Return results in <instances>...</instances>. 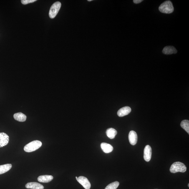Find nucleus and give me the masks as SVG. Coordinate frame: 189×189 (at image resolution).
Returning a JSON list of instances; mask_svg holds the SVG:
<instances>
[{
	"instance_id": "f257e3e1",
	"label": "nucleus",
	"mask_w": 189,
	"mask_h": 189,
	"mask_svg": "<svg viewBox=\"0 0 189 189\" xmlns=\"http://www.w3.org/2000/svg\"><path fill=\"white\" fill-rule=\"evenodd\" d=\"M159 10L164 14H170L174 10L173 4L171 1H165L160 5L159 8Z\"/></svg>"
},
{
	"instance_id": "f03ea898",
	"label": "nucleus",
	"mask_w": 189,
	"mask_h": 189,
	"mask_svg": "<svg viewBox=\"0 0 189 189\" xmlns=\"http://www.w3.org/2000/svg\"><path fill=\"white\" fill-rule=\"evenodd\" d=\"M42 145V142L40 141H33L25 146L24 150L27 152H34L38 149L41 147Z\"/></svg>"
},
{
	"instance_id": "7ed1b4c3",
	"label": "nucleus",
	"mask_w": 189,
	"mask_h": 189,
	"mask_svg": "<svg viewBox=\"0 0 189 189\" xmlns=\"http://www.w3.org/2000/svg\"><path fill=\"white\" fill-rule=\"evenodd\" d=\"M187 167L184 164L180 162H176L172 164L170 168L171 173H175L178 172L184 173L186 171Z\"/></svg>"
},
{
	"instance_id": "20e7f679",
	"label": "nucleus",
	"mask_w": 189,
	"mask_h": 189,
	"mask_svg": "<svg viewBox=\"0 0 189 189\" xmlns=\"http://www.w3.org/2000/svg\"><path fill=\"white\" fill-rule=\"evenodd\" d=\"M61 6V3L59 1H57L52 5L49 13L50 18L53 19L55 17L60 9Z\"/></svg>"
},
{
	"instance_id": "39448f33",
	"label": "nucleus",
	"mask_w": 189,
	"mask_h": 189,
	"mask_svg": "<svg viewBox=\"0 0 189 189\" xmlns=\"http://www.w3.org/2000/svg\"><path fill=\"white\" fill-rule=\"evenodd\" d=\"M152 149L150 145L146 146L144 149V158L146 161L149 162L151 158Z\"/></svg>"
},
{
	"instance_id": "423d86ee",
	"label": "nucleus",
	"mask_w": 189,
	"mask_h": 189,
	"mask_svg": "<svg viewBox=\"0 0 189 189\" xmlns=\"http://www.w3.org/2000/svg\"><path fill=\"white\" fill-rule=\"evenodd\" d=\"M78 182L84 187L85 189H90L91 184L90 182L86 177L80 176L78 178Z\"/></svg>"
},
{
	"instance_id": "0eeeda50",
	"label": "nucleus",
	"mask_w": 189,
	"mask_h": 189,
	"mask_svg": "<svg viewBox=\"0 0 189 189\" xmlns=\"http://www.w3.org/2000/svg\"><path fill=\"white\" fill-rule=\"evenodd\" d=\"M9 137L4 132L0 133V147H2L7 145L9 143Z\"/></svg>"
},
{
	"instance_id": "6e6552de",
	"label": "nucleus",
	"mask_w": 189,
	"mask_h": 189,
	"mask_svg": "<svg viewBox=\"0 0 189 189\" xmlns=\"http://www.w3.org/2000/svg\"><path fill=\"white\" fill-rule=\"evenodd\" d=\"M138 140V136L136 132L134 131H131L129 134V140L130 143L132 145H135L136 144Z\"/></svg>"
},
{
	"instance_id": "1a4fd4ad",
	"label": "nucleus",
	"mask_w": 189,
	"mask_h": 189,
	"mask_svg": "<svg viewBox=\"0 0 189 189\" xmlns=\"http://www.w3.org/2000/svg\"><path fill=\"white\" fill-rule=\"evenodd\" d=\"M131 111V109L130 107H124L122 108L118 111L117 115L119 117H123L124 116L128 115L130 113Z\"/></svg>"
},
{
	"instance_id": "9d476101",
	"label": "nucleus",
	"mask_w": 189,
	"mask_h": 189,
	"mask_svg": "<svg viewBox=\"0 0 189 189\" xmlns=\"http://www.w3.org/2000/svg\"><path fill=\"white\" fill-rule=\"evenodd\" d=\"M26 188L32 189H44V187L41 184L36 182H29L25 186Z\"/></svg>"
},
{
	"instance_id": "9b49d317",
	"label": "nucleus",
	"mask_w": 189,
	"mask_h": 189,
	"mask_svg": "<svg viewBox=\"0 0 189 189\" xmlns=\"http://www.w3.org/2000/svg\"><path fill=\"white\" fill-rule=\"evenodd\" d=\"M162 52L164 54L170 55L177 53V51L173 46H167L164 48Z\"/></svg>"
},
{
	"instance_id": "f8f14e48",
	"label": "nucleus",
	"mask_w": 189,
	"mask_h": 189,
	"mask_svg": "<svg viewBox=\"0 0 189 189\" xmlns=\"http://www.w3.org/2000/svg\"><path fill=\"white\" fill-rule=\"evenodd\" d=\"M101 147L102 150L106 153H110L113 150V147L110 144L102 142L101 144Z\"/></svg>"
},
{
	"instance_id": "ddd939ff",
	"label": "nucleus",
	"mask_w": 189,
	"mask_h": 189,
	"mask_svg": "<svg viewBox=\"0 0 189 189\" xmlns=\"http://www.w3.org/2000/svg\"><path fill=\"white\" fill-rule=\"evenodd\" d=\"M53 179V177L52 175H43L40 176L38 178V181L43 182V183H48L52 181Z\"/></svg>"
},
{
	"instance_id": "4468645a",
	"label": "nucleus",
	"mask_w": 189,
	"mask_h": 189,
	"mask_svg": "<svg viewBox=\"0 0 189 189\" xmlns=\"http://www.w3.org/2000/svg\"><path fill=\"white\" fill-rule=\"evenodd\" d=\"M14 117V119L16 120L21 122L25 121L26 119V116L21 112H18L15 114Z\"/></svg>"
},
{
	"instance_id": "2eb2a0df",
	"label": "nucleus",
	"mask_w": 189,
	"mask_h": 189,
	"mask_svg": "<svg viewBox=\"0 0 189 189\" xmlns=\"http://www.w3.org/2000/svg\"><path fill=\"white\" fill-rule=\"evenodd\" d=\"M117 133V131L112 128H109L106 131V134H107V136L110 139L115 138Z\"/></svg>"
},
{
	"instance_id": "dca6fc26",
	"label": "nucleus",
	"mask_w": 189,
	"mask_h": 189,
	"mask_svg": "<svg viewBox=\"0 0 189 189\" xmlns=\"http://www.w3.org/2000/svg\"><path fill=\"white\" fill-rule=\"evenodd\" d=\"M12 167L11 164L0 165V175L6 173L10 170Z\"/></svg>"
},
{
	"instance_id": "f3484780",
	"label": "nucleus",
	"mask_w": 189,
	"mask_h": 189,
	"mask_svg": "<svg viewBox=\"0 0 189 189\" xmlns=\"http://www.w3.org/2000/svg\"><path fill=\"white\" fill-rule=\"evenodd\" d=\"M181 127L189 134V121L184 120L182 121L181 123Z\"/></svg>"
},
{
	"instance_id": "a211bd4d",
	"label": "nucleus",
	"mask_w": 189,
	"mask_h": 189,
	"mask_svg": "<svg viewBox=\"0 0 189 189\" xmlns=\"http://www.w3.org/2000/svg\"><path fill=\"white\" fill-rule=\"evenodd\" d=\"M119 184V182L118 181H115L109 184L105 187V189H116L118 187Z\"/></svg>"
},
{
	"instance_id": "6ab92c4d",
	"label": "nucleus",
	"mask_w": 189,
	"mask_h": 189,
	"mask_svg": "<svg viewBox=\"0 0 189 189\" xmlns=\"http://www.w3.org/2000/svg\"><path fill=\"white\" fill-rule=\"evenodd\" d=\"M36 0H21V3L24 5H26L29 3L34 2Z\"/></svg>"
},
{
	"instance_id": "aec40b11",
	"label": "nucleus",
	"mask_w": 189,
	"mask_h": 189,
	"mask_svg": "<svg viewBox=\"0 0 189 189\" xmlns=\"http://www.w3.org/2000/svg\"><path fill=\"white\" fill-rule=\"evenodd\" d=\"M142 1V0H134L133 1L134 3L136 4H139L141 3Z\"/></svg>"
},
{
	"instance_id": "412c9836",
	"label": "nucleus",
	"mask_w": 189,
	"mask_h": 189,
	"mask_svg": "<svg viewBox=\"0 0 189 189\" xmlns=\"http://www.w3.org/2000/svg\"><path fill=\"white\" fill-rule=\"evenodd\" d=\"M92 0H88V1H92Z\"/></svg>"
},
{
	"instance_id": "4be33fe9",
	"label": "nucleus",
	"mask_w": 189,
	"mask_h": 189,
	"mask_svg": "<svg viewBox=\"0 0 189 189\" xmlns=\"http://www.w3.org/2000/svg\"><path fill=\"white\" fill-rule=\"evenodd\" d=\"M188 187H189V184H188Z\"/></svg>"
}]
</instances>
